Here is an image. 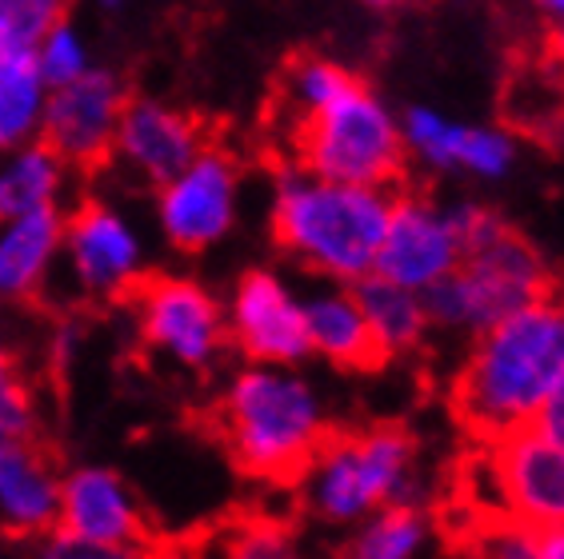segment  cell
<instances>
[{
    "label": "cell",
    "mask_w": 564,
    "mask_h": 559,
    "mask_svg": "<svg viewBox=\"0 0 564 559\" xmlns=\"http://www.w3.org/2000/svg\"><path fill=\"white\" fill-rule=\"evenodd\" d=\"M120 88L109 73H80L56 88L41 120V149L56 164H73L80 173H100L117 156Z\"/></svg>",
    "instance_id": "cell-10"
},
{
    "label": "cell",
    "mask_w": 564,
    "mask_h": 559,
    "mask_svg": "<svg viewBox=\"0 0 564 559\" xmlns=\"http://www.w3.org/2000/svg\"><path fill=\"white\" fill-rule=\"evenodd\" d=\"M208 431L240 475L269 487H296L333 419L316 387L293 368L252 364L213 404Z\"/></svg>",
    "instance_id": "cell-2"
},
{
    "label": "cell",
    "mask_w": 564,
    "mask_h": 559,
    "mask_svg": "<svg viewBox=\"0 0 564 559\" xmlns=\"http://www.w3.org/2000/svg\"><path fill=\"white\" fill-rule=\"evenodd\" d=\"M536 4H541V9L549 12V17H556V21L564 17V0H536Z\"/></svg>",
    "instance_id": "cell-35"
},
{
    "label": "cell",
    "mask_w": 564,
    "mask_h": 559,
    "mask_svg": "<svg viewBox=\"0 0 564 559\" xmlns=\"http://www.w3.org/2000/svg\"><path fill=\"white\" fill-rule=\"evenodd\" d=\"M460 260H465V248L448 220V208L421 200V196L392 200L389 224H384L377 248V264H372L377 276L413 292H429L436 280L460 268Z\"/></svg>",
    "instance_id": "cell-11"
},
{
    "label": "cell",
    "mask_w": 564,
    "mask_h": 559,
    "mask_svg": "<svg viewBox=\"0 0 564 559\" xmlns=\"http://www.w3.org/2000/svg\"><path fill=\"white\" fill-rule=\"evenodd\" d=\"M65 240H68V252H73L80 284L93 296H100V300H112L120 284L137 268V244H132V237L124 232V224H120L117 216L100 205V200H93V196H85L68 212Z\"/></svg>",
    "instance_id": "cell-17"
},
{
    "label": "cell",
    "mask_w": 564,
    "mask_h": 559,
    "mask_svg": "<svg viewBox=\"0 0 564 559\" xmlns=\"http://www.w3.org/2000/svg\"><path fill=\"white\" fill-rule=\"evenodd\" d=\"M536 556L541 559H564V524H553L536 531Z\"/></svg>",
    "instance_id": "cell-32"
},
{
    "label": "cell",
    "mask_w": 564,
    "mask_h": 559,
    "mask_svg": "<svg viewBox=\"0 0 564 559\" xmlns=\"http://www.w3.org/2000/svg\"><path fill=\"white\" fill-rule=\"evenodd\" d=\"M401 136H404V149L416 152L433 168H456V173L500 180L517 164V140L505 129L456 124V120L441 117L433 108H413L401 120Z\"/></svg>",
    "instance_id": "cell-16"
},
{
    "label": "cell",
    "mask_w": 564,
    "mask_h": 559,
    "mask_svg": "<svg viewBox=\"0 0 564 559\" xmlns=\"http://www.w3.org/2000/svg\"><path fill=\"white\" fill-rule=\"evenodd\" d=\"M365 4H372V9H401L409 0H365Z\"/></svg>",
    "instance_id": "cell-36"
},
{
    "label": "cell",
    "mask_w": 564,
    "mask_h": 559,
    "mask_svg": "<svg viewBox=\"0 0 564 559\" xmlns=\"http://www.w3.org/2000/svg\"><path fill=\"white\" fill-rule=\"evenodd\" d=\"M529 424L541 431V436H549V440L564 443V372L553 380V387L544 392V399L536 404Z\"/></svg>",
    "instance_id": "cell-29"
},
{
    "label": "cell",
    "mask_w": 564,
    "mask_h": 559,
    "mask_svg": "<svg viewBox=\"0 0 564 559\" xmlns=\"http://www.w3.org/2000/svg\"><path fill=\"white\" fill-rule=\"evenodd\" d=\"M56 240H61V216L53 205L17 216L9 237L0 240V300L36 304L41 276L48 268Z\"/></svg>",
    "instance_id": "cell-20"
},
{
    "label": "cell",
    "mask_w": 564,
    "mask_h": 559,
    "mask_svg": "<svg viewBox=\"0 0 564 559\" xmlns=\"http://www.w3.org/2000/svg\"><path fill=\"white\" fill-rule=\"evenodd\" d=\"M12 443H17V431H9V428H4V424H0V460L9 456Z\"/></svg>",
    "instance_id": "cell-34"
},
{
    "label": "cell",
    "mask_w": 564,
    "mask_h": 559,
    "mask_svg": "<svg viewBox=\"0 0 564 559\" xmlns=\"http://www.w3.org/2000/svg\"><path fill=\"white\" fill-rule=\"evenodd\" d=\"M549 292H553V272L541 260V252L529 240L505 232L492 244L468 252L460 268L436 280L421 296L433 328L477 336Z\"/></svg>",
    "instance_id": "cell-6"
},
{
    "label": "cell",
    "mask_w": 564,
    "mask_h": 559,
    "mask_svg": "<svg viewBox=\"0 0 564 559\" xmlns=\"http://www.w3.org/2000/svg\"><path fill=\"white\" fill-rule=\"evenodd\" d=\"M36 108H41V68H36V56H24L0 80V144L24 140V132L33 129Z\"/></svg>",
    "instance_id": "cell-24"
},
{
    "label": "cell",
    "mask_w": 564,
    "mask_h": 559,
    "mask_svg": "<svg viewBox=\"0 0 564 559\" xmlns=\"http://www.w3.org/2000/svg\"><path fill=\"white\" fill-rule=\"evenodd\" d=\"M304 328H308V348L340 372H372L384 364L352 284L316 292L313 300L304 304Z\"/></svg>",
    "instance_id": "cell-18"
},
{
    "label": "cell",
    "mask_w": 564,
    "mask_h": 559,
    "mask_svg": "<svg viewBox=\"0 0 564 559\" xmlns=\"http://www.w3.org/2000/svg\"><path fill=\"white\" fill-rule=\"evenodd\" d=\"M473 559H541L536 556V531L512 519H489L473 539Z\"/></svg>",
    "instance_id": "cell-26"
},
{
    "label": "cell",
    "mask_w": 564,
    "mask_h": 559,
    "mask_svg": "<svg viewBox=\"0 0 564 559\" xmlns=\"http://www.w3.org/2000/svg\"><path fill=\"white\" fill-rule=\"evenodd\" d=\"M308 516L333 527H352L384 504H429L421 480V448L401 424L337 428L316 448L313 463L296 480Z\"/></svg>",
    "instance_id": "cell-4"
},
{
    "label": "cell",
    "mask_w": 564,
    "mask_h": 559,
    "mask_svg": "<svg viewBox=\"0 0 564 559\" xmlns=\"http://www.w3.org/2000/svg\"><path fill=\"white\" fill-rule=\"evenodd\" d=\"M564 372V296L549 292L473 336L453 380V412L477 440L524 428Z\"/></svg>",
    "instance_id": "cell-1"
},
{
    "label": "cell",
    "mask_w": 564,
    "mask_h": 559,
    "mask_svg": "<svg viewBox=\"0 0 564 559\" xmlns=\"http://www.w3.org/2000/svg\"><path fill=\"white\" fill-rule=\"evenodd\" d=\"M357 292V304L365 320H369V332L377 340V352L384 360H397V355H409L424 344V336H429V313H424V296L413 288H404V284H392V280L377 276H360L352 284Z\"/></svg>",
    "instance_id": "cell-19"
},
{
    "label": "cell",
    "mask_w": 564,
    "mask_h": 559,
    "mask_svg": "<svg viewBox=\"0 0 564 559\" xmlns=\"http://www.w3.org/2000/svg\"><path fill=\"white\" fill-rule=\"evenodd\" d=\"M53 536L141 551V556H169V539L161 536L149 507L124 487L117 472L100 468H85L61 480V512Z\"/></svg>",
    "instance_id": "cell-9"
},
{
    "label": "cell",
    "mask_w": 564,
    "mask_h": 559,
    "mask_svg": "<svg viewBox=\"0 0 564 559\" xmlns=\"http://www.w3.org/2000/svg\"><path fill=\"white\" fill-rule=\"evenodd\" d=\"M468 480L473 504L489 507V519H512L532 531L564 524V443L532 424L480 440Z\"/></svg>",
    "instance_id": "cell-7"
},
{
    "label": "cell",
    "mask_w": 564,
    "mask_h": 559,
    "mask_svg": "<svg viewBox=\"0 0 564 559\" xmlns=\"http://www.w3.org/2000/svg\"><path fill=\"white\" fill-rule=\"evenodd\" d=\"M12 4H17V0H0V24H4V17L12 12Z\"/></svg>",
    "instance_id": "cell-37"
},
{
    "label": "cell",
    "mask_w": 564,
    "mask_h": 559,
    "mask_svg": "<svg viewBox=\"0 0 564 559\" xmlns=\"http://www.w3.org/2000/svg\"><path fill=\"white\" fill-rule=\"evenodd\" d=\"M337 559H352V556H348V551H345V556H337Z\"/></svg>",
    "instance_id": "cell-38"
},
{
    "label": "cell",
    "mask_w": 564,
    "mask_h": 559,
    "mask_svg": "<svg viewBox=\"0 0 564 559\" xmlns=\"http://www.w3.org/2000/svg\"><path fill=\"white\" fill-rule=\"evenodd\" d=\"M56 193V156L36 144L24 152L9 173H0V220H17V216L33 212L48 205Z\"/></svg>",
    "instance_id": "cell-23"
},
{
    "label": "cell",
    "mask_w": 564,
    "mask_h": 559,
    "mask_svg": "<svg viewBox=\"0 0 564 559\" xmlns=\"http://www.w3.org/2000/svg\"><path fill=\"white\" fill-rule=\"evenodd\" d=\"M389 188L321 180L289 173L272 205V240L316 276L357 284L377 264V248L389 224Z\"/></svg>",
    "instance_id": "cell-3"
},
{
    "label": "cell",
    "mask_w": 564,
    "mask_h": 559,
    "mask_svg": "<svg viewBox=\"0 0 564 559\" xmlns=\"http://www.w3.org/2000/svg\"><path fill=\"white\" fill-rule=\"evenodd\" d=\"M44 559H169V556H141V551H120L105 544H85V539H61L56 536L44 551Z\"/></svg>",
    "instance_id": "cell-30"
},
{
    "label": "cell",
    "mask_w": 564,
    "mask_h": 559,
    "mask_svg": "<svg viewBox=\"0 0 564 559\" xmlns=\"http://www.w3.org/2000/svg\"><path fill=\"white\" fill-rule=\"evenodd\" d=\"M296 168L321 180L389 188L404 168V136L389 108L352 80L321 108L289 120Z\"/></svg>",
    "instance_id": "cell-5"
},
{
    "label": "cell",
    "mask_w": 564,
    "mask_h": 559,
    "mask_svg": "<svg viewBox=\"0 0 564 559\" xmlns=\"http://www.w3.org/2000/svg\"><path fill=\"white\" fill-rule=\"evenodd\" d=\"M205 144V120L193 112H173V108H161L141 97L120 100L117 152H124L141 168L144 180L156 188L185 173Z\"/></svg>",
    "instance_id": "cell-15"
},
{
    "label": "cell",
    "mask_w": 564,
    "mask_h": 559,
    "mask_svg": "<svg viewBox=\"0 0 564 559\" xmlns=\"http://www.w3.org/2000/svg\"><path fill=\"white\" fill-rule=\"evenodd\" d=\"M196 559H301L296 531L276 516H237L196 544Z\"/></svg>",
    "instance_id": "cell-22"
},
{
    "label": "cell",
    "mask_w": 564,
    "mask_h": 559,
    "mask_svg": "<svg viewBox=\"0 0 564 559\" xmlns=\"http://www.w3.org/2000/svg\"><path fill=\"white\" fill-rule=\"evenodd\" d=\"M44 80H53V85H65L73 76H80V48H76L73 33H68L65 24L48 33V44H44V56L36 61Z\"/></svg>",
    "instance_id": "cell-28"
},
{
    "label": "cell",
    "mask_w": 564,
    "mask_h": 559,
    "mask_svg": "<svg viewBox=\"0 0 564 559\" xmlns=\"http://www.w3.org/2000/svg\"><path fill=\"white\" fill-rule=\"evenodd\" d=\"M228 344H237L252 364L293 368L313 355L308 328H304V304L284 288L272 272H245L232 292L228 313Z\"/></svg>",
    "instance_id": "cell-13"
},
{
    "label": "cell",
    "mask_w": 564,
    "mask_h": 559,
    "mask_svg": "<svg viewBox=\"0 0 564 559\" xmlns=\"http://www.w3.org/2000/svg\"><path fill=\"white\" fill-rule=\"evenodd\" d=\"M112 304L132 308L141 324V340L156 352H169L176 364L205 368L217 364L228 344V320L220 304L200 284L164 272H132L117 288Z\"/></svg>",
    "instance_id": "cell-8"
},
{
    "label": "cell",
    "mask_w": 564,
    "mask_h": 559,
    "mask_svg": "<svg viewBox=\"0 0 564 559\" xmlns=\"http://www.w3.org/2000/svg\"><path fill=\"white\" fill-rule=\"evenodd\" d=\"M448 220H453L456 237H460L465 256H468V252H477V248L492 244L497 237H505V232H509L497 212H489V208H480V205H468V200H465V205H448Z\"/></svg>",
    "instance_id": "cell-27"
},
{
    "label": "cell",
    "mask_w": 564,
    "mask_h": 559,
    "mask_svg": "<svg viewBox=\"0 0 564 559\" xmlns=\"http://www.w3.org/2000/svg\"><path fill=\"white\" fill-rule=\"evenodd\" d=\"M24 56H33V48H29L24 41H17V36H12L4 24H0V80H4V76H9L17 65H21Z\"/></svg>",
    "instance_id": "cell-31"
},
{
    "label": "cell",
    "mask_w": 564,
    "mask_h": 559,
    "mask_svg": "<svg viewBox=\"0 0 564 559\" xmlns=\"http://www.w3.org/2000/svg\"><path fill=\"white\" fill-rule=\"evenodd\" d=\"M0 424L17 436L24 431H36V416H33V387L24 380V372L17 368L12 352L0 344Z\"/></svg>",
    "instance_id": "cell-25"
},
{
    "label": "cell",
    "mask_w": 564,
    "mask_h": 559,
    "mask_svg": "<svg viewBox=\"0 0 564 559\" xmlns=\"http://www.w3.org/2000/svg\"><path fill=\"white\" fill-rule=\"evenodd\" d=\"M237 161L217 144H205L185 173L164 184L161 220L181 252H205L225 237L237 212Z\"/></svg>",
    "instance_id": "cell-12"
},
{
    "label": "cell",
    "mask_w": 564,
    "mask_h": 559,
    "mask_svg": "<svg viewBox=\"0 0 564 559\" xmlns=\"http://www.w3.org/2000/svg\"><path fill=\"white\" fill-rule=\"evenodd\" d=\"M553 48H556V65L564 68V17L556 21V36H553Z\"/></svg>",
    "instance_id": "cell-33"
},
{
    "label": "cell",
    "mask_w": 564,
    "mask_h": 559,
    "mask_svg": "<svg viewBox=\"0 0 564 559\" xmlns=\"http://www.w3.org/2000/svg\"><path fill=\"white\" fill-rule=\"evenodd\" d=\"M436 544V519L429 504H384L357 524V536L348 539L352 559H424Z\"/></svg>",
    "instance_id": "cell-21"
},
{
    "label": "cell",
    "mask_w": 564,
    "mask_h": 559,
    "mask_svg": "<svg viewBox=\"0 0 564 559\" xmlns=\"http://www.w3.org/2000/svg\"><path fill=\"white\" fill-rule=\"evenodd\" d=\"M61 512V456L36 431L17 436L0 460V536L33 539L53 531Z\"/></svg>",
    "instance_id": "cell-14"
}]
</instances>
